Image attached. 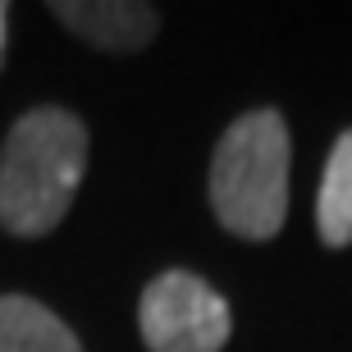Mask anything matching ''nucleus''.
Returning <instances> with one entry per match:
<instances>
[{
  "instance_id": "obj_7",
  "label": "nucleus",
  "mask_w": 352,
  "mask_h": 352,
  "mask_svg": "<svg viewBox=\"0 0 352 352\" xmlns=\"http://www.w3.org/2000/svg\"><path fill=\"white\" fill-rule=\"evenodd\" d=\"M0 46H5V5H0Z\"/></svg>"
},
{
  "instance_id": "obj_2",
  "label": "nucleus",
  "mask_w": 352,
  "mask_h": 352,
  "mask_svg": "<svg viewBox=\"0 0 352 352\" xmlns=\"http://www.w3.org/2000/svg\"><path fill=\"white\" fill-rule=\"evenodd\" d=\"M210 206L238 238L265 243L288 215V124L279 110L238 115L210 156Z\"/></svg>"
},
{
  "instance_id": "obj_1",
  "label": "nucleus",
  "mask_w": 352,
  "mask_h": 352,
  "mask_svg": "<svg viewBox=\"0 0 352 352\" xmlns=\"http://www.w3.org/2000/svg\"><path fill=\"white\" fill-rule=\"evenodd\" d=\"M87 170V129L60 105L14 119L0 151V224L14 238H41L65 220Z\"/></svg>"
},
{
  "instance_id": "obj_5",
  "label": "nucleus",
  "mask_w": 352,
  "mask_h": 352,
  "mask_svg": "<svg viewBox=\"0 0 352 352\" xmlns=\"http://www.w3.org/2000/svg\"><path fill=\"white\" fill-rule=\"evenodd\" d=\"M0 352H82L74 329L41 302L5 293L0 298Z\"/></svg>"
},
{
  "instance_id": "obj_6",
  "label": "nucleus",
  "mask_w": 352,
  "mask_h": 352,
  "mask_svg": "<svg viewBox=\"0 0 352 352\" xmlns=\"http://www.w3.org/2000/svg\"><path fill=\"white\" fill-rule=\"evenodd\" d=\"M316 229L325 248H348L352 243V129L339 133L329 146L325 174H320V197H316Z\"/></svg>"
},
{
  "instance_id": "obj_4",
  "label": "nucleus",
  "mask_w": 352,
  "mask_h": 352,
  "mask_svg": "<svg viewBox=\"0 0 352 352\" xmlns=\"http://www.w3.org/2000/svg\"><path fill=\"white\" fill-rule=\"evenodd\" d=\"M51 14L69 32H78L82 41L101 46V51H142L156 37L160 14L151 5H133V0H74V5H51Z\"/></svg>"
},
{
  "instance_id": "obj_3",
  "label": "nucleus",
  "mask_w": 352,
  "mask_h": 352,
  "mask_svg": "<svg viewBox=\"0 0 352 352\" xmlns=\"http://www.w3.org/2000/svg\"><path fill=\"white\" fill-rule=\"evenodd\" d=\"M138 329L151 352H220L229 343V302L188 270H165L142 288Z\"/></svg>"
}]
</instances>
